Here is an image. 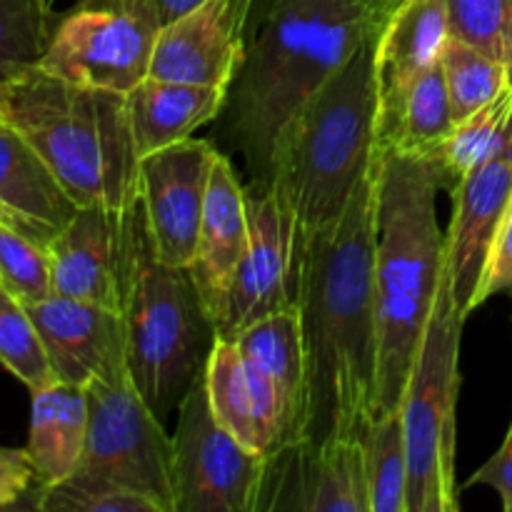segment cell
Here are the masks:
<instances>
[{"mask_svg":"<svg viewBox=\"0 0 512 512\" xmlns=\"http://www.w3.org/2000/svg\"><path fill=\"white\" fill-rule=\"evenodd\" d=\"M5 123L13 125L48 165L78 208L123 213L140 200V155L128 98L83 88L43 70L0 83Z\"/></svg>","mask_w":512,"mask_h":512,"instance_id":"5","label":"cell"},{"mask_svg":"<svg viewBox=\"0 0 512 512\" xmlns=\"http://www.w3.org/2000/svg\"><path fill=\"white\" fill-rule=\"evenodd\" d=\"M35 508L43 512H160L145 495L80 478L38 488Z\"/></svg>","mask_w":512,"mask_h":512,"instance_id":"32","label":"cell"},{"mask_svg":"<svg viewBox=\"0 0 512 512\" xmlns=\"http://www.w3.org/2000/svg\"><path fill=\"white\" fill-rule=\"evenodd\" d=\"M453 218L445 235V260L453 298L468 318L475 310L490 248L512 203V120L498 153L470 170L453 190Z\"/></svg>","mask_w":512,"mask_h":512,"instance_id":"14","label":"cell"},{"mask_svg":"<svg viewBox=\"0 0 512 512\" xmlns=\"http://www.w3.org/2000/svg\"><path fill=\"white\" fill-rule=\"evenodd\" d=\"M200 3H205V0H158V10H160V20L165 23H170V20L180 18V15L190 13L193 8H198Z\"/></svg>","mask_w":512,"mask_h":512,"instance_id":"37","label":"cell"},{"mask_svg":"<svg viewBox=\"0 0 512 512\" xmlns=\"http://www.w3.org/2000/svg\"><path fill=\"white\" fill-rule=\"evenodd\" d=\"M25 308L38 328L58 383L85 388L115 365L128 363L118 310L63 295H50Z\"/></svg>","mask_w":512,"mask_h":512,"instance_id":"16","label":"cell"},{"mask_svg":"<svg viewBox=\"0 0 512 512\" xmlns=\"http://www.w3.org/2000/svg\"><path fill=\"white\" fill-rule=\"evenodd\" d=\"M495 295H510L512 298V203L505 213L503 225L490 248L488 263H485L483 280H480L478 295H475V308Z\"/></svg>","mask_w":512,"mask_h":512,"instance_id":"34","label":"cell"},{"mask_svg":"<svg viewBox=\"0 0 512 512\" xmlns=\"http://www.w3.org/2000/svg\"><path fill=\"white\" fill-rule=\"evenodd\" d=\"M380 30L368 0H273L228 88L220 133L268 185L288 120Z\"/></svg>","mask_w":512,"mask_h":512,"instance_id":"2","label":"cell"},{"mask_svg":"<svg viewBox=\"0 0 512 512\" xmlns=\"http://www.w3.org/2000/svg\"><path fill=\"white\" fill-rule=\"evenodd\" d=\"M0 123H5V115H3V105H0Z\"/></svg>","mask_w":512,"mask_h":512,"instance_id":"42","label":"cell"},{"mask_svg":"<svg viewBox=\"0 0 512 512\" xmlns=\"http://www.w3.org/2000/svg\"><path fill=\"white\" fill-rule=\"evenodd\" d=\"M258 510L370 512L363 440L295 443L270 455Z\"/></svg>","mask_w":512,"mask_h":512,"instance_id":"13","label":"cell"},{"mask_svg":"<svg viewBox=\"0 0 512 512\" xmlns=\"http://www.w3.org/2000/svg\"><path fill=\"white\" fill-rule=\"evenodd\" d=\"M78 205L28 140L0 123V223L48 248Z\"/></svg>","mask_w":512,"mask_h":512,"instance_id":"20","label":"cell"},{"mask_svg":"<svg viewBox=\"0 0 512 512\" xmlns=\"http://www.w3.org/2000/svg\"><path fill=\"white\" fill-rule=\"evenodd\" d=\"M233 3H235V8L240 10V15H243L245 20H250V13H253L255 0H233Z\"/></svg>","mask_w":512,"mask_h":512,"instance_id":"40","label":"cell"},{"mask_svg":"<svg viewBox=\"0 0 512 512\" xmlns=\"http://www.w3.org/2000/svg\"><path fill=\"white\" fill-rule=\"evenodd\" d=\"M368 3H370V8H373V13L378 15L380 28H383V23L388 20V15L393 13L400 3H405V0H368Z\"/></svg>","mask_w":512,"mask_h":512,"instance_id":"38","label":"cell"},{"mask_svg":"<svg viewBox=\"0 0 512 512\" xmlns=\"http://www.w3.org/2000/svg\"><path fill=\"white\" fill-rule=\"evenodd\" d=\"M510 512H512V510H510Z\"/></svg>","mask_w":512,"mask_h":512,"instance_id":"43","label":"cell"},{"mask_svg":"<svg viewBox=\"0 0 512 512\" xmlns=\"http://www.w3.org/2000/svg\"><path fill=\"white\" fill-rule=\"evenodd\" d=\"M453 125L455 118L450 108L448 85H445L443 65L438 58L415 80L400 110L393 135L378 153L395 150L405 155H433L448 138Z\"/></svg>","mask_w":512,"mask_h":512,"instance_id":"25","label":"cell"},{"mask_svg":"<svg viewBox=\"0 0 512 512\" xmlns=\"http://www.w3.org/2000/svg\"><path fill=\"white\" fill-rule=\"evenodd\" d=\"M43 3L48 5V8H53V5H55V0H43Z\"/></svg>","mask_w":512,"mask_h":512,"instance_id":"41","label":"cell"},{"mask_svg":"<svg viewBox=\"0 0 512 512\" xmlns=\"http://www.w3.org/2000/svg\"><path fill=\"white\" fill-rule=\"evenodd\" d=\"M265 470L268 458L245 448L218 423L203 373L178 408L175 512H258Z\"/></svg>","mask_w":512,"mask_h":512,"instance_id":"10","label":"cell"},{"mask_svg":"<svg viewBox=\"0 0 512 512\" xmlns=\"http://www.w3.org/2000/svg\"><path fill=\"white\" fill-rule=\"evenodd\" d=\"M248 235L245 185L240 183L228 155L218 153L200 220L198 248L188 268L213 320L218 318L230 280L248 250Z\"/></svg>","mask_w":512,"mask_h":512,"instance_id":"19","label":"cell"},{"mask_svg":"<svg viewBox=\"0 0 512 512\" xmlns=\"http://www.w3.org/2000/svg\"><path fill=\"white\" fill-rule=\"evenodd\" d=\"M443 165L430 155L378 153L375 295H378V413L400 410L445 273L438 193Z\"/></svg>","mask_w":512,"mask_h":512,"instance_id":"3","label":"cell"},{"mask_svg":"<svg viewBox=\"0 0 512 512\" xmlns=\"http://www.w3.org/2000/svg\"><path fill=\"white\" fill-rule=\"evenodd\" d=\"M505 70H508V80H510V88H512V13L508 20V33H505Z\"/></svg>","mask_w":512,"mask_h":512,"instance_id":"39","label":"cell"},{"mask_svg":"<svg viewBox=\"0 0 512 512\" xmlns=\"http://www.w3.org/2000/svg\"><path fill=\"white\" fill-rule=\"evenodd\" d=\"M0 285L25 305L53 295V270L45 245L0 223Z\"/></svg>","mask_w":512,"mask_h":512,"instance_id":"31","label":"cell"},{"mask_svg":"<svg viewBox=\"0 0 512 512\" xmlns=\"http://www.w3.org/2000/svg\"><path fill=\"white\" fill-rule=\"evenodd\" d=\"M120 318L130 378L160 420L205 373L218 328L188 268L158 258L143 200L120 213Z\"/></svg>","mask_w":512,"mask_h":512,"instance_id":"6","label":"cell"},{"mask_svg":"<svg viewBox=\"0 0 512 512\" xmlns=\"http://www.w3.org/2000/svg\"><path fill=\"white\" fill-rule=\"evenodd\" d=\"M128 118L140 158L193 138L198 128L223 113L228 88L145 78L128 95Z\"/></svg>","mask_w":512,"mask_h":512,"instance_id":"21","label":"cell"},{"mask_svg":"<svg viewBox=\"0 0 512 512\" xmlns=\"http://www.w3.org/2000/svg\"><path fill=\"white\" fill-rule=\"evenodd\" d=\"M370 512H405L408 503V443L403 410L378 413L363 435Z\"/></svg>","mask_w":512,"mask_h":512,"instance_id":"26","label":"cell"},{"mask_svg":"<svg viewBox=\"0 0 512 512\" xmlns=\"http://www.w3.org/2000/svg\"><path fill=\"white\" fill-rule=\"evenodd\" d=\"M375 178L355 188L338 223L293 268V300L305 353L303 443L360 438L378 410Z\"/></svg>","mask_w":512,"mask_h":512,"instance_id":"1","label":"cell"},{"mask_svg":"<svg viewBox=\"0 0 512 512\" xmlns=\"http://www.w3.org/2000/svg\"><path fill=\"white\" fill-rule=\"evenodd\" d=\"M218 153L213 140L185 138L140 158V200L155 253L165 265L193 263Z\"/></svg>","mask_w":512,"mask_h":512,"instance_id":"11","label":"cell"},{"mask_svg":"<svg viewBox=\"0 0 512 512\" xmlns=\"http://www.w3.org/2000/svg\"><path fill=\"white\" fill-rule=\"evenodd\" d=\"M375 35L310 95L275 145L268 185L288 225L290 273L303 250L338 223L378 160Z\"/></svg>","mask_w":512,"mask_h":512,"instance_id":"4","label":"cell"},{"mask_svg":"<svg viewBox=\"0 0 512 512\" xmlns=\"http://www.w3.org/2000/svg\"><path fill=\"white\" fill-rule=\"evenodd\" d=\"M240 353L263 370L270 383L278 390L285 405L290 425H293L295 443H303L305 430V353L303 333H300L298 310H280V313L260 318L235 338Z\"/></svg>","mask_w":512,"mask_h":512,"instance_id":"23","label":"cell"},{"mask_svg":"<svg viewBox=\"0 0 512 512\" xmlns=\"http://www.w3.org/2000/svg\"><path fill=\"white\" fill-rule=\"evenodd\" d=\"M55 20L43 0H0V83L38 68Z\"/></svg>","mask_w":512,"mask_h":512,"instance_id":"29","label":"cell"},{"mask_svg":"<svg viewBox=\"0 0 512 512\" xmlns=\"http://www.w3.org/2000/svg\"><path fill=\"white\" fill-rule=\"evenodd\" d=\"M0 363L30 393L55 383L48 353L28 308L3 285H0Z\"/></svg>","mask_w":512,"mask_h":512,"instance_id":"30","label":"cell"},{"mask_svg":"<svg viewBox=\"0 0 512 512\" xmlns=\"http://www.w3.org/2000/svg\"><path fill=\"white\" fill-rule=\"evenodd\" d=\"M473 485H488V488H493L500 495V500H503V510H512V423L498 453L470 475L465 488H473Z\"/></svg>","mask_w":512,"mask_h":512,"instance_id":"36","label":"cell"},{"mask_svg":"<svg viewBox=\"0 0 512 512\" xmlns=\"http://www.w3.org/2000/svg\"><path fill=\"white\" fill-rule=\"evenodd\" d=\"M245 205L250 233L248 250L215 318L218 338L223 340H235L260 318L295 308L290 233L273 188L250 183L245 188Z\"/></svg>","mask_w":512,"mask_h":512,"instance_id":"12","label":"cell"},{"mask_svg":"<svg viewBox=\"0 0 512 512\" xmlns=\"http://www.w3.org/2000/svg\"><path fill=\"white\" fill-rule=\"evenodd\" d=\"M465 315L453 298L448 260L438 298L425 325L418 358L403 395L405 443H408V503L405 512H458L455 450L460 393V338Z\"/></svg>","mask_w":512,"mask_h":512,"instance_id":"7","label":"cell"},{"mask_svg":"<svg viewBox=\"0 0 512 512\" xmlns=\"http://www.w3.org/2000/svg\"><path fill=\"white\" fill-rule=\"evenodd\" d=\"M33 483L35 473L25 448L18 450L0 445V508H10L23 500Z\"/></svg>","mask_w":512,"mask_h":512,"instance_id":"35","label":"cell"},{"mask_svg":"<svg viewBox=\"0 0 512 512\" xmlns=\"http://www.w3.org/2000/svg\"><path fill=\"white\" fill-rule=\"evenodd\" d=\"M205 388L218 423L253 453L270 458L273 445L263 428L253 393L245 378V363L235 340H215L205 363Z\"/></svg>","mask_w":512,"mask_h":512,"instance_id":"24","label":"cell"},{"mask_svg":"<svg viewBox=\"0 0 512 512\" xmlns=\"http://www.w3.org/2000/svg\"><path fill=\"white\" fill-rule=\"evenodd\" d=\"M88 435V395L80 385L50 383L33 390L28 453L35 485L63 483L75 473Z\"/></svg>","mask_w":512,"mask_h":512,"instance_id":"22","label":"cell"},{"mask_svg":"<svg viewBox=\"0 0 512 512\" xmlns=\"http://www.w3.org/2000/svg\"><path fill=\"white\" fill-rule=\"evenodd\" d=\"M160 28L158 0H78L55 20L38 70L128 95L148 78Z\"/></svg>","mask_w":512,"mask_h":512,"instance_id":"9","label":"cell"},{"mask_svg":"<svg viewBox=\"0 0 512 512\" xmlns=\"http://www.w3.org/2000/svg\"><path fill=\"white\" fill-rule=\"evenodd\" d=\"M440 65H443L455 123L493 103L498 95H503L510 88L503 60L483 53L475 45L463 43L453 35H448V40L443 43Z\"/></svg>","mask_w":512,"mask_h":512,"instance_id":"28","label":"cell"},{"mask_svg":"<svg viewBox=\"0 0 512 512\" xmlns=\"http://www.w3.org/2000/svg\"><path fill=\"white\" fill-rule=\"evenodd\" d=\"M448 35L505 60V33L512 0H445Z\"/></svg>","mask_w":512,"mask_h":512,"instance_id":"33","label":"cell"},{"mask_svg":"<svg viewBox=\"0 0 512 512\" xmlns=\"http://www.w3.org/2000/svg\"><path fill=\"white\" fill-rule=\"evenodd\" d=\"M512 120V88L488 103L485 108L475 110L468 118L458 120L448 138L440 143L430 158L438 160L448 178V190H453L470 170L498 153L508 135Z\"/></svg>","mask_w":512,"mask_h":512,"instance_id":"27","label":"cell"},{"mask_svg":"<svg viewBox=\"0 0 512 512\" xmlns=\"http://www.w3.org/2000/svg\"><path fill=\"white\" fill-rule=\"evenodd\" d=\"M448 40L445 0H405L375 35L378 80V150L393 135L415 80L440 58Z\"/></svg>","mask_w":512,"mask_h":512,"instance_id":"17","label":"cell"},{"mask_svg":"<svg viewBox=\"0 0 512 512\" xmlns=\"http://www.w3.org/2000/svg\"><path fill=\"white\" fill-rule=\"evenodd\" d=\"M245 25L233 0H205L160 28L148 75L230 88L245 53Z\"/></svg>","mask_w":512,"mask_h":512,"instance_id":"15","label":"cell"},{"mask_svg":"<svg viewBox=\"0 0 512 512\" xmlns=\"http://www.w3.org/2000/svg\"><path fill=\"white\" fill-rule=\"evenodd\" d=\"M120 213L83 205L48 245L53 295L88 300L120 313Z\"/></svg>","mask_w":512,"mask_h":512,"instance_id":"18","label":"cell"},{"mask_svg":"<svg viewBox=\"0 0 512 512\" xmlns=\"http://www.w3.org/2000/svg\"><path fill=\"white\" fill-rule=\"evenodd\" d=\"M85 395L88 435L70 478L128 488L153 500L160 512H175L173 438L138 393L128 363L90 380Z\"/></svg>","mask_w":512,"mask_h":512,"instance_id":"8","label":"cell"}]
</instances>
